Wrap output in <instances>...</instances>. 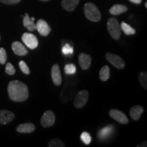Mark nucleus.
<instances>
[{
	"label": "nucleus",
	"mask_w": 147,
	"mask_h": 147,
	"mask_svg": "<svg viewBox=\"0 0 147 147\" xmlns=\"http://www.w3.org/2000/svg\"><path fill=\"white\" fill-rule=\"evenodd\" d=\"M84 15L87 19L93 22H98L101 20V13L96 5L93 3L88 2L84 7Z\"/></svg>",
	"instance_id": "nucleus-2"
},
{
	"label": "nucleus",
	"mask_w": 147,
	"mask_h": 147,
	"mask_svg": "<svg viewBox=\"0 0 147 147\" xmlns=\"http://www.w3.org/2000/svg\"><path fill=\"white\" fill-rule=\"evenodd\" d=\"M49 147H65V145L64 143L58 138H53L49 142Z\"/></svg>",
	"instance_id": "nucleus-24"
},
{
	"label": "nucleus",
	"mask_w": 147,
	"mask_h": 147,
	"mask_svg": "<svg viewBox=\"0 0 147 147\" xmlns=\"http://www.w3.org/2000/svg\"><path fill=\"white\" fill-rule=\"evenodd\" d=\"M5 72L9 75H14L15 74V68L11 63H7L6 66H5Z\"/></svg>",
	"instance_id": "nucleus-29"
},
{
	"label": "nucleus",
	"mask_w": 147,
	"mask_h": 147,
	"mask_svg": "<svg viewBox=\"0 0 147 147\" xmlns=\"http://www.w3.org/2000/svg\"><path fill=\"white\" fill-rule=\"evenodd\" d=\"M106 58L112 65L115 66L116 68L122 69L125 67V63L124 61L119 55L113 54L111 53H108L106 55Z\"/></svg>",
	"instance_id": "nucleus-5"
},
{
	"label": "nucleus",
	"mask_w": 147,
	"mask_h": 147,
	"mask_svg": "<svg viewBox=\"0 0 147 147\" xmlns=\"http://www.w3.org/2000/svg\"><path fill=\"white\" fill-rule=\"evenodd\" d=\"M12 49L14 54L18 56H24L28 53V51L24 46L19 42H14L12 44Z\"/></svg>",
	"instance_id": "nucleus-14"
},
{
	"label": "nucleus",
	"mask_w": 147,
	"mask_h": 147,
	"mask_svg": "<svg viewBox=\"0 0 147 147\" xmlns=\"http://www.w3.org/2000/svg\"><path fill=\"white\" fill-rule=\"evenodd\" d=\"M35 125L31 123L19 125L16 127V131L19 133H32L35 131Z\"/></svg>",
	"instance_id": "nucleus-17"
},
{
	"label": "nucleus",
	"mask_w": 147,
	"mask_h": 147,
	"mask_svg": "<svg viewBox=\"0 0 147 147\" xmlns=\"http://www.w3.org/2000/svg\"><path fill=\"white\" fill-rule=\"evenodd\" d=\"M114 126L113 125H108L105 127L100 129L97 133V137L100 140H106L108 137L112 135L114 131Z\"/></svg>",
	"instance_id": "nucleus-13"
},
{
	"label": "nucleus",
	"mask_w": 147,
	"mask_h": 147,
	"mask_svg": "<svg viewBox=\"0 0 147 147\" xmlns=\"http://www.w3.org/2000/svg\"><path fill=\"white\" fill-rule=\"evenodd\" d=\"M140 83L145 89H147V73L146 71H142L138 76Z\"/></svg>",
	"instance_id": "nucleus-23"
},
{
	"label": "nucleus",
	"mask_w": 147,
	"mask_h": 147,
	"mask_svg": "<svg viewBox=\"0 0 147 147\" xmlns=\"http://www.w3.org/2000/svg\"><path fill=\"white\" fill-rule=\"evenodd\" d=\"M88 99H89V92L86 90H82L77 93L74 100V106L75 108H82L87 104Z\"/></svg>",
	"instance_id": "nucleus-4"
},
{
	"label": "nucleus",
	"mask_w": 147,
	"mask_h": 147,
	"mask_svg": "<svg viewBox=\"0 0 147 147\" xmlns=\"http://www.w3.org/2000/svg\"><path fill=\"white\" fill-rule=\"evenodd\" d=\"M78 61L80 67L83 70H86V69H89L91 65V57L89 55L85 54L84 53H81L79 55Z\"/></svg>",
	"instance_id": "nucleus-11"
},
{
	"label": "nucleus",
	"mask_w": 147,
	"mask_h": 147,
	"mask_svg": "<svg viewBox=\"0 0 147 147\" xmlns=\"http://www.w3.org/2000/svg\"><path fill=\"white\" fill-rule=\"evenodd\" d=\"M31 19H32L33 21H35V18H34V17H32V18H31Z\"/></svg>",
	"instance_id": "nucleus-32"
},
{
	"label": "nucleus",
	"mask_w": 147,
	"mask_h": 147,
	"mask_svg": "<svg viewBox=\"0 0 147 147\" xmlns=\"http://www.w3.org/2000/svg\"><path fill=\"white\" fill-rule=\"evenodd\" d=\"M144 112V108L141 106H134L131 108L129 111L130 116H131V119L134 121H138L140 119L141 115Z\"/></svg>",
	"instance_id": "nucleus-15"
},
{
	"label": "nucleus",
	"mask_w": 147,
	"mask_h": 147,
	"mask_svg": "<svg viewBox=\"0 0 147 147\" xmlns=\"http://www.w3.org/2000/svg\"><path fill=\"white\" fill-rule=\"evenodd\" d=\"M0 39H1V37H0Z\"/></svg>",
	"instance_id": "nucleus-35"
},
{
	"label": "nucleus",
	"mask_w": 147,
	"mask_h": 147,
	"mask_svg": "<svg viewBox=\"0 0 147 147\" xmlns=\"http://www.w3.org/2000/svg\"><path fill=\"white\" fill-rule=\"evenodd\" d=\"M14 114L9 110H0V124L5 125L11 122L14 119Z\"/></svg>",
	"instance_id": "nucleus-12"
},
{
	"label": "nucleus",
	"mask_w": 147,
	"mask_h": 147,
	"mask_svg": "<svg viewBox=\"0 0 147 147\" xmlns=\"http://www.w3.org/2000/svg\"><path fill=\"white\" fill-rule=\"evenodd\" d=\"M51 77H52L53 83L55 85H61L62 82V77L59 66L57 64H54L52 67V69H51Z\"/></svg>",
	"instance_id": "nucleus-10"
},
{
	"label": "nucleus",
	"mask_w": 147,
	"mask_h": 147,
	"mask_svg": "<svg viewBox=\"0 0 147 147\" xmlns=\"http://www.w3.org/2000/svg\"><path fill=\"white\" fill-rule=\"evenodd\" d=\"M109 115L110 117H112L121 124H127L129 123L128 118L127 117V116L120 110L112 109L110 110Z\"/></svg>",
	"instance_id": "nucleus-8"
},
{
	"label": "nucleus",
	"mask_w": 147,
	"mask_h": 147,
	"mask_svg": "<svg viewBox=\"0 0 147 147\" xmlns=\"http://www.w3.org/2000/svg\"><path fill=\"white\" fill-rule=\"evenodd\" d=\"M8 93L10 100L16 102H24L29 97V91L27 85L18 80H12L9 82Z\"/></svg>",
	"instance_id": "nucleus-1"
},
{
	"label": "nucleus",
	"mask_w": 147,
	"mask_h": 147,
	"mask_svg": "<svg viewBox=\"0 0 147 147\" xmlns=\"http://www.w3.org/2000/svg\"><path fill=\"white\" fill-rule=\"evenodd\" d=\"M64 71L66 74H74L76 71V67L72 63L67 64L64 67Z\"/></svg>",
	"instance_id": "nucleus-25"
},
{
	"label": "nucleus",
	"mask_w": 147,
	"mask_h": 147,
	"mask_svg": "<svg viewBox=\"0 0 147 147\" xmlns=\"http://www.w3.org/2000/svg\"><path fill=\"white\" fill-rule=\"evenodd\" d=\"M80 139L83 142V143H84L85 144H89L91 142V135L88 133V132H82L80 135Z\"/></svg>",
	"instance_id": "nucleus-26"
},
{
	"label": "nucleus",
	"mask_w": 147,
	"mask_h": 147,
	"mask_svg": "<svg viewBox=\"0 0 147 147\" xmlns=\"http://www.w3.org/2000/svg\"><path fill=\"white\" fill-rule=\"evenodd\" d=\"M129 1L134 3H136V4H140L142 2V0H129Z\"/></svg>",
	"instance_id": "nucleus-31"
},
{
	"label": "nucleus",
	"mask_w": 147,
	"mask_h": 147,
	"mask_svg": "<svg viewBox=\"0 0 147 147\" xmlns=\"http://www.w3.org/2000/svg\"><path fill=\"white\" fill-rule=\"evenodd\" d=\"M23 25L30 32H33L35 29H36V25L34 21H33L31 18L29 17L28 14H25V16L23 17Z\"/></svg>",
	"instance_id": "nucleus-19"
},
{
	"label": "nucleus",
	"mask_w": 147,
	"mask_h": 147,
	"mask_svg": "<svg viewBox=\"0 0 147 147\" xmlns=\"http://www.w3.org/2000/svg\"><path fill=\"white\" fill-rule=\"evenodd\" d=\"M21 1V0H0L1 2L5 3V4H9V5L16 4V3L20 2Z\"/></svg>",
	"instance_id": "nucleus-30"
},
{
	"label": "nucleus",
	"mask_w": 147,
	"mask_h": 147,
	"mask_svg": "<svg viewBox=\"0 0 147 147\" xmlns=\"http://www.w3.org/2000/svg\"><path fill=\"white\" fill-rule=\"evenodd\" d=\"M7 61L6 51L3 48H0V64H5Z\"/></svg>",
	"instance_id": "nucleus-27"
},
{
	"label": "nucleus",
	"mask_w": 147,
	"mask_h": 147,
	"mask_svg": "<svg viewBox=\"0 0 147 147\" xmlns=\"http://www.w3.org/2000/svg\"><path fill=\"white\" fill-rule=\"evenodd\" d=\"M107 28L110 36L114 40H117L120 38L121 29L118 21L115 18H110L107 23Z\"/></svg>",
	"instance_id": "nucleus-3"
},
{
	"label": "nucleus",
	"mask_w": 147,
	"mask_h": 147,
	"mask_svg": "<svg viewBox=\"0 0 147 147\" xmlns=\"http://www.w3.org/2000/svg\"><path fill=\"white\" fill-rule=\"evenodd\" d=\"M22 40L30 49H35L38 46V40L36 36L30 33H25L22 36Z\"/></svg>",
	"instance_id": "nucleus-7"
},
{
	"label": "nucleus",
	"mask_w": 147,
	"mask_h": 147,
	"mask_svg": "<svg viewBox=\"0 0 147 147\" xmlns=\"http://www.w3.org/2000/svg\"><path fill=\"white\" fill-rule=\"evenodd\" d=\"M55 122V115L52 110H47L41 118V125L43 127H50L53 126Z\"/></svg>",
	"instance_id": "nucleus-6"
},
{
	"label": "nucleus",
	"mask_w": 147,
	"mask_h": 147,
	"mask_svg": "<svg viewBox=\"0 0 147 147\" xmlns=\"http://www.w3.org/2000/svg\"><path fill=\"white\" fill-rule=\"evenodd\" d=\"M127 9V7L125 5L116 4L110 8L109 12L113 15H119V14L125 12Z\"/></svg>",
	"instance_id": "nucleus-18"
},
{
	"label": "nucleus",
	"mask_w": 147,
	"mask_h": 147,
	"mask_svg": "<svg viewBox=\"0 0 147 147\" xmlns=\"http://www.w3.org/2000/svg\"><path fill=\"white\" fill-rule=\"evenodd\" d=\"M110 78V68L108 65H104L100 71V78L102 81H107Z\"/></svg>",
	"instance_id": "nucleus-20"
},
{
	"label": "nucleus",
	"mask_w": 147,
	"mask_h": 147,
	"mask_svg": "<svg viewBox=\"0 0 147 147\" xmlns=\"http://www.w3.org/2000/svg\"><path fill=\"white\" fill-rule=\"evenodd\" d=\"M62 53L64 55H71L74 53V48L72 45H69V43L62 44Z\"/></svg>",
	"instance_id": "nucleus-22"
},
{
	"label": "nucleus",
	"mask_w": 147,
	"mask_h": 147,
	"mask_svg": "<svg viewBox=\"0 0 147 147\" xmlns=\"http://www.w3.org/2000/svg\"><path fill=\"white\" fill-rule=\"evenodd\" d=\"M121 30H123L126 35H134L136 34V30L130 26L129 25L127 24L125 22H122L120 25Z\"/></svg>",
	"instance_id": "nucleus-21"
},
{
	"label": "nucleus",
	"mask_w": 147,
	"mask_h": 147,
	"mask_svg": "<svg viewBox=\"0 0 147 147\" xmlns=\"http://www.w3.org/2000/svg\"><path fill=\"white\" fill-rule=\"evenodd\" d=\"M145 7H146V8H147V2L145 3Z\"/></svg>",
	"instance_id": "nucleus-34"
},
{
	"label": "nucleus",
	"mask_w": 147,
	"mask_h": 147,
	"mask_svg": "<svg viewBox=\"0 0 147 147\" xmlns=\"http://www.w3.org/2000/svg\"><path fill=\"white\" fill-rule=\"evenodd\" d=\"M79 3V0H62L61 6L65 10L71 11L74 10Z\"/></svg>",
	"instance_id": "nucleus-16"
},
{
	"label": "nucleus",
	"mask_w": 147,
	"mask_h": 147,
	"mask_svg": "<svg viewBox=\"0 0 147 147\" xmlns=\"http://www.w3.org/2000/svg\"><path fill=\"white\" fill-rule=\"evenodd\" d=\"M18 65H19V67L21 68V71L24 74H30V70H29V67L24 61H21L19 62V63H18Z\"/></svg>",
	"instance_id": "nucleus-28"
},
{
	"label": "nucleus",
	"mask_w": 147,
	"mask_h": 147,
	"mask_svg": "<svg viewBox=\"0 0 147 147\" xmlns=\"http://www.w3.org/2000/svg\"><path fill=\"white\" fill-rule=\"evenodd\" d=\"M40 1H49V0H40Z\"/></svg>",
	"instance_id": "nucleus-33"
},
{
	"label": "nucleus",
	"mask_w": 147,
	"mask_h": 147,
	"mask_svg": "<svg viewBox=\"0 0 147 147\" xmlns=\"http://www.w3.org/2000/svg\"><path fill=\"white\" fill-rule=\"evenodd\" d=\"M36 29L39 34L42 36H47L48 35L50 34L51 29L49 24L47 23V21H45L43 19L38 20L36 24Z\"/></svg>",
	"instance_id": "nucleus-9"
}]
</instances>
